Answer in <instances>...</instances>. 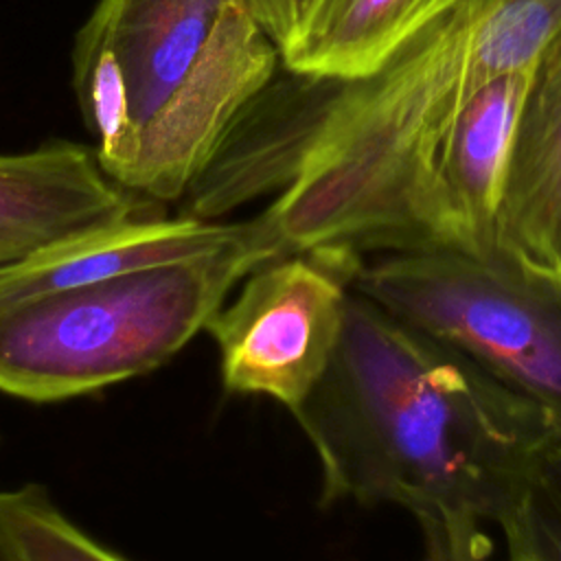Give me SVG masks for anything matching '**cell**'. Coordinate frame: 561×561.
Instances as JSON below:
<instances>
[{"label": "cell", "mask_w": 561, "mask_h": 561, "mask_svg": "<svg viewBox=\"0 0 561 561\" xmlns=\"http://www.w3.org/2000/svg\"><path fill=\"white\" fill-rule=\"evenodd\" d=\"M462 0H320L287 68L327 77H370Z\"/></svg>", "instance_id": "11"}, {"label": "cell", "mask_w": 561, "mask_h": 561, "mask_svg": "<svg viewBox=\"0 0 561 561\" xmlns=\"http://www.w3.org/2000/svg\"><path fill=\"white\" fill-rule=\"evenodd\" d=\"M530 72L500 75L469 90L445 134L438 182L469 254H495L513 134Z\"/></svg>", "instance_id": "9"}, {"label": "cell", "mask_w": 561, "mask_h": 561, "mask_svg": "<svg viewBox=\"0 0 561 561\" xmlns=\"http://www.w3.org/2000/svg\"><path fill=\"white\" fill-rule=\"evenodd\" d=\"M274 259L252 217L213 250L0 305V390L61 401L145 375L206 329L241 278Z\"/></svg>", "instance_id": "4"}, {"label": "cell", "mask_w": 561, "mask_h": 561, "mask_svg": "<svg viewBox=\"0 0 561 561\" xmlns=\"http://www.w3.org/2000/svg\"><path fill=\"white\" fill-rule=\"evenodd\" d=\"M427 552L425 561H484L486 541L484 537L451 535L436 526H425Z\"/></svg>", "instance_id": "16"}, {"label": "cell", "mask_w": 561, "mask_h": 561, "mask_svg": "<svg viewBox=\"0 0 561 561\" xmlns=\"http://www.w3.org/2000/svg\"><path fill=\"white\" fill-rule=\"evenodd\" d=\"M0 561H2V559H0Z\"/></svg>", "instance_id": "17"}, {"label": "cell", "mask_w": 561, "mask_h": 561, "mask_svg": "<svg viewBox=\"0 0 561 561\" xmlns=\"http://www.w3.org/2000/svg\"><path fill=\"white\" fill-rule=\"evenodd\" d=\"M285 59L302 39L320 0H243Z\"/></svg>", "instance_id": "15"}, {"label": "cell", "mask_w": 561, "mask_h": 561, "mask_svg": "<svg viewBox=\"0 0 561 561\" xmlns=\"http://www.w3.org/2000/svg\"><path fill=\"white\" fill-rule=\"evenodd\" d=\"M241 226L136 215L0 267V305L199 254L237 237Z\"/></svg>", "instance_id": "10"}, {"label": "cell", "mask_w": 561, "mask_h": 561, "mask_svg": "<svg viewBox=\"0 0 561 561\" xmlns=\"http://www.w3.org/2000/svg\"><path fill=\"white\" fill-rule=\"evenodd\" d=\"M70 61L103 173L180 202L280 53L243 0H99Z\"/></svg>", "instance_id": "3"}, {"label": "cell", "mask_w": 561, "mask_h": 561, "mask_svg": "<svg viewBox=\"0 0 561 561\" xmlns=\"http://www.w3.org/2000/svg\"><path fill=\"white\" fill-rule=\"evenodd\" d=\"M495 252L561 274V28L535 61L517 116Z\"/></svg>", "instance_id": "8"}, {"label": "cell", "mask_w": 561, "mask_h": 561, "mask_svg": "<svg viewBox=\"0 0 561 561\" xmlns=\"http://www.w3.org/2000/svg\"><path fill=\"white\" fill-rule=\"evenodd\" d=\"M465 94L508 72L533 70L561 28V0H469Z\"/></svg>", "instance_id": "12"}, {"label": "cell", "mask_w": 561, "mask_h": 561, "mask_svg": "<svg viewBox=\"0 0 561 561\" xmlns=\"http://www.w3.org/2000/svg\"><path fill=\"white\" fill-rule=\"evenodd\" d=\"M353 289L561 423V274L423 248L362 261Z\"/></svg>", "instance_id": "5"}, {"label": "cell", "mask_w": 561, "mask_h": 561, "mask_svg": "<svg viewBox=\"0 0 561 561\" xmlns=\"http://www.w3.org/2000/svg\"><path fill=\"white\" fill-rule=\"evenodd\" d=\"M362 261L346 250H311L252 270L206 324L224 388L270 397L294 414L333 359Z\"/></svg>", "instance_id": "6"}, {"label": "cell", "mask_w": 561, "mask_h": 561, "mask_svg": "<svg viewBox=\"0 0 561 561\" xmlns=\"http://www.w3.org/2000/svg\"><path fill=\"white\" fill-rule=\"evenodd\" d=\"M136 215V195L103 173L94 147L50 140L0 153V267Z\"/></svg>", "instance_id": "7"}, {"label": "cell", "mask_w": 561, "mask_h": 561, "mask_svg": "<svg viewBox=\"0 0 561 561\" xmlns=\"http://www.w3.org/2000/svg\"><path fill=\"white\" fill-rule=\"evenodd\" d=\"M471 4L440 15L370 77L283 61L237 118L241 182L278 259L311 250H462L438 158L465 96Z\"/></svg>", "instance_id": "1"}, {"label": "cell", "mask_w": 561, "mask_h": 561, "mask_svg": "<svg viewBox=\"0 0 561 561\" xmlns=\"http://www.w3.org/2000/svg\"><path fill=\"white\" fill-rule=\"evenodd\" d=\"M2 561H125L72 524L39 484L0 491Z\"/></svg>", "instance_id": "13"}, {"label": "cell", "mask_w": 561, "mask_h": 561, "mask_svg": "<svg viewBox=\"0 0 561 561\" xmlns=\"http://www.w3.org/2000/svg\"><path fill=\"white\" fill-rule=\"evenodd\" d=\"M294 416L320 462L322 506L397 504L465 537L500 526L550 423L355 289L333 359Z\"/></svg>", "instance_id": "2"}, {"label": "cell", "mask_w": 561, "mask_h": 561, "mask_svg": "<svg viewBox=\"0 0 561 561\" xmlns=\"http://www.w3.org/2000/svg\"><path fill=\"white\" fill-rule=\"evenodd\" d=\"M500 526L511 561H561V423L550 419L537 440Z\"/></svg>", "instance_id": "14"}]
</instances>
